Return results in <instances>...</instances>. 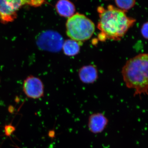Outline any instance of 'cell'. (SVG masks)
<instances>
[{"label":"cell","mask_w":148,"mask_h":148,"mask_svg":"<svg viewBox=\"0 0 148 148\" xmlns=\"http://www.w3.org/2000/svg\"><path fill=\"white\" fill-rule=\"evenodd\" d=\"M98 11L99 20L97 28L100 31L98 37L101 41L121 40L136 21L135 18L127 16L125 12L113 5L106 8L99 7Z\"/></svg>","instance_id":"1"},{"label":"cell","mask_w":148,"mask_h":148,"mask_svg":"<svg viewBox=\"0 0 148 148\" xmlns=\"http://www.w3.org/2000/svg\"><path fill=\"white\" fill-rule=\"evenodd\" d=\"M148 67L147 53H140L128 60L123 68L125 83L128 88L135 90V96L148 95Z\"/></svg>","instance_id":"2"},{"label":"cell","mask_w":148,"mask_h":148,"mask_svg":"<svg viewBox=\"0 0 148 148\" xmlns=\"http://www.w3.org/2000/svg\"><path fill=\"white\" fill-rule=\"evenodd\" d=\"M66 34L71 40L82 43L90 39L95 31L94 23L84 14L77 13L68 18Z\"/></svg>","instance_id":"3"},{"label":"cell","mask_w":148,"mask_h":148,"mask_svg":"<svg viewBox=\"0 0 148 148\" xmlns=\"http://www.w3.org/2000/svg\"><path fill=\"white\" fill-rule=\"evenodd\" d=\"M63 38L61 35L53 31H46L37 38L36 44L40 49L50 52H57L62 48Z\"/></svg>","instance_id":"4"},{"label":"cell","mask_w":148,"mask_h":148,"mask_svg":"<svg viewBox=\"0 0 148 148\" xmlns=\"http://www.w3.org/2000/svg\"><path fill=\"white\" fill-rule=\"evenodd\" d=\"M23 90L26 96L32 99H39L44 95V86L42 81L34 76H29L24 80Z\"/></svg>","instance_id":"5"},{"label":"cell","mask_w":148,"mask_h":148,"mask_svg":"<svg viewBox=\"0 0 148 148\" xmlns=\"http://www.w3.org/2000/svg\"><path fill=\"white\" fill-rule=\"evenodd\" d=\"M108 122V119L103 113L98 112L92 114L88 118V130L93 134H99L105 130Z\"/></svg>","instance_id":"6"},{"label":"cell","mask_w":148,"mask_h":148,"mask_svg":"<svg viewBox=\"0 0 148 148\" xmlns=\"http://www.w3.org/2000/svg\"><path fill=\"white\" fill-rule=\"evenodd\" d=\"M17 12L15 10L12 0H0V22L5 24L16 19Z\"/></svg>","instance_id":"7"},{"label":"cell","mask_w":148,"mask_h":148,"mask_svg":"<svg viewBox=\"0 0 148 148\" xmlns=\"http://www.w3.org/2000/svg\"><path fill=\"white\" fill-rule=\"evenodd\" d=\"M79 75L82 82L92 83L98 79V71L95 67L92 65L83 66L80 69Z\"/></svg>","instance_id":"8"},{"label":"cell","mask_w":148,"mask_h":148,"mask_svg":"<svg viewBox=\"0 0 148 148\" xmlns=\"http://www.w3.org/2000/svg\"><path fill=\"white\" fill-rule=\"evenodd\" d=\"M55 8L60 16L68 18L73 15L76 11L75 6L69 0H58L56 4Z\"/></svg>","instance_id":"9"},{"label":"cell","mask_w":148,"mask_h":148,"mask_svg":"<svg viewBox=\"0 0 148 148\" xmlns=\"http://www.w3.org/2000/svg\"><path fill=\"white\" fill-rule=\"evenodd\" d=\"M80 42L74 40H67L64 41L62 46L64 54L67 56H73L76 55L79 52Z\"/></svg>","instance_id":"10"},{"label":"cell","mask_w":148,"mask_h":148,"mask_svg":"<svg viewBox=\"0 0 148 148\" xmlns=\"http://www.w3.org/2000/svg\"><path fill=\"white\" fill-rule=\"evenodd\" d=\"M117 8L126 12L135 6L136 0H115Z\"/></svg>","instance_id":"11"},{"label":"cell","mask_w":148,"mask_h":148,"mask_svg":"<svg viewBox=\"0 0 148 148\" xmlns=\"http://www.w3.org/2000/svg\"><path fill=\"white\" fill-rule=\"evenodd\" d=\"M15 130V127L12 124L6 125L5 126L4 132L6 136L10 137Z\"/></svg>","instance_id":"12"},{"label":"cell","mask_w":148,"mask_h":148,"mask_svg":"<svg viewBox=\"0 0 148 148\" xmlns=\"http://www.w3.org/2000/svg\"><path fill=\"white\" fill-rule=\"evenodd\" d=\"M141 34L144 38L148 39V23H145L141 28Z\"/></svg>","instance_id":"13"}]
</instances>
